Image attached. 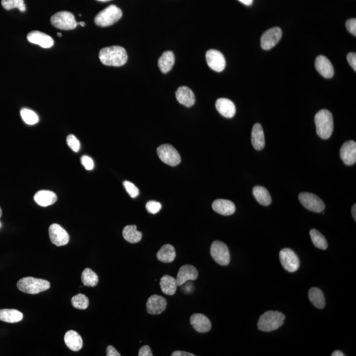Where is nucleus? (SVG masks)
<instances>
[{
  "label": "nucleus",
  "instance_id": "obj_15",
  "mask_svg": "<svg viewBox=\"0 0 356 356\" xmlns=\"http://www.w3.org/2000/svg\"><path fill=\"white\" fill-rule=\"evenodd\" d=\"M340 158L346 165H354L356 162V143L353 141H346L340 148Z\"/></svg>",
  "mask_w": 356,
  "mask_h": 356
},
{
  "label": "nucleus",
  "instance_id": "obj_24",
  "mask_svg": "<svg viewBox=\"0 0 356 356\" xmlns=\"http://www.w3.org/2000/svg\"><path fill=\"white\" fill-rule=\"evenodd\" d=\"M64 341L66 346L73 351H80L84 345L82 336L74 331H69L65 333Z\"/></svg>",
  "mask_w": 356,
  "mask_h": 356
},
{
  "label": "nucleus",
  "instance_id": "obj_2",
  "mask_svg": "<svg viewBox=\"0 0 356 356\" xmlns=\"http://www.w3.org/2000/svg\"><path fill=\"white\" fill-rule=\"evenodd\" d=\"M314 122L317 134L323 139L330 138L334 130L333 117L331 112L325 109L320 110L314 116Z\"/></svg>",
  "mask_w": 356,
  "mask_h": 356
},
{
  "label": "nucleus",
  "instance_id": "obj_4",
  "mask_svg": "<svg viewBox=\"0 0 356 356\" xmlns=\"http://www.w3.org/2000/svg\"><path fill=\"white\" fill-rule=\"evenodd\" d=\"M285 316L279 311H268L260 317L257 326L260 331L271 332L284 324Z\"/></svg>",
  "mask_w": 356,
  "mask_h": 356
},
{
  "label": "nucleus",
  "instance_id": "obj_33",
  "mask_svg": "<svg viewBox=\"0 0 356 356\" xmlns=\"http://www.w3.org/2000/svg\"><path fill=\"white\" fill-rule=\"evenodd\" d=\"M310 236H311L312 242L316 248L323 250H327L328 248V243H327L326 238L318 230L312 229L310 231Z\"/></svg>",
  "mask_w": 356,
  "mask_h": 356
},
{
  "label": "nucleus",
  "instance_id": "obj_53",
  "mask_svg": "<svg viewBox=\"0 0 356 356\" xmlns=\"http://www.w3.org/2000/svg\"><path fill=\"white\" fill-rule=\"evenodd\" d=\"M2 215V209H1V207H0V218H1Z\"/></svg>",
  "mask_w": 356,
  "mask_h": 356
},
{
  "label": "nucleus",
  "instance_id": "obj_14",
  "mask_svg": "<svg viewBox=\"0 0 356 356\" xmlns=\"http://www.w3.org/2000/svg\"><path fill=\"white\" fill-rule=\"evenodd\" d=\"M167 306V301L163 296L152 295L146 304L147 311L150 314H159L165 311Z\"/></svg>",
  "mask_w": 356,
  "mask_h": 356
},
{
  "label": "nucleus",
  "instance_id": "obj_35",
  "mask_svg": "<svg viewBox=\"0 0 356 356\" xmlns=\"http://www.w3.org/2000/svg\"><path fill=\"white\" fill-rule=\"evenodd\" d=\"M2 5L6 10L17 8L21 12H25L26 11L24 0H2Z\"/></svg>",
  "mask_w": 356,
  "mask_h": 356
},
{
  "label": "nucleus",
  "instance_id": "obj_18",
  "mask_svg": "<svg viewBox=\"0 0 356 356\" xmlns=\"http://www.w3.org/2000/svg\"><path fill=\"white\" fill-rule=\"evenodd\" d=\"M190 323L196 332L200 333H208L211 329V323L206 316L201 313L192 314Z\"/></svg>",
  "mask_w": 356,
  "mask_h": 356
},
{
  "label": "nucleus",
  "instance_id": "obj_20",
  "mask_svg": "<svg viewBox=\"0 0 356 356\" xmlns=\"http://www.w3.org/2000/svg\"><path fill=\"white\" fill-rule=\"evenodd\" d=\"M216 108L220 114L227 118L234 116L236 112L235 104L228 98H218L216 102Z\"/></svg>",
  "mask_w": 356,
  "mask_h": 356
},
{
  "label": "nucleus",
  "instance_id": "obj_7",
  "mask_svg": "<svg viewBox=\"0 0 356 356\" xmlns=\"http://www.w3.org/2000/svg\"><path fill=\"white\" fill-rule=\"evenodd\" d=\"M157 154L164 163L171 167H176L181 163V156L178 150L169 144H165L157 148Z\"/></svg>",
  "mask_w": 356,
  "mask_h": 356
},
{
  "label": "nucleus",
  "instance_id": "obj_30",
  "mask_svg": "<svg viewBox=\"0 0 356 356\" xmlns=\"http://www.w3.org/2000/svg\"><path fill=\"white\" fill-rule=\"evenodd\" d=\"M123 236L129 243H138L142 239V233L137 230L135 225H128L124 228Z\"/></svg>",
  "mask_w": 356,
  "mask_h": 356
},
{
  "label": "nucleus",
  "instance_id": "obj_27",
  "mask_svg": "<svg viewBox=\"0 0 356 356\" xmlns=\"http://www.w3.org/2000/svg\"><path fill=\"white\" fill-rule=\"evenodd\" d=\"M175 63V56L173 52L167 51L164 52L159 58L158 65L162 73H167L173 67Z\"/></svg>",
  "mask_w": 356,
  "mask_h": 356
},
{
  "label": "nucleus",
  "instance_id": "obj_54",
  "mask_svg": "<svg viewBox=\"0 0 356 356\" xmlns=\"http://www.w3.org/2000/svg\"><path fill=\"white\" fill-rule=\"evenodd\" d=\"M0 227H1V223H0Z\"/></svg>",
  "mask_w": 356,
  "mask_h": 356
},
{
  "label": "nucleus",
  "instance_id": "obj_8",
  "mask_svg": "<svg viewBox=\"0 0 356 356\" xmlns=\"http://www.w3.org/2000/svg\"><path fill=\"white\" fill-rule=\"evenodd\" d=\"M211 255L218 265H228L230 262V252L226 245L220 241H215L211 245Z\"/></svg>",
  "mask_w": 356,
  "mask_h": 356
},
{
  "label": "nucleus",
  "instance_id": "obj_10",
  "mask_svg": "<svg viewBox=\"0 0 356 356\" xmlns=\"http://www.w3.org/2000/svg\"><path fill=\"white\" fill-rule=\"evenodd\" d=\"M282 265L285 270L290 272H294L300 267V259L296 253L289 248H285L279 253Z\"/></svg>",
  "mask_w": 356,
  "mask_h": 356
},
{
  "label": "nucleus",
  "instance_id": "obj_31",
  "mask_svg": "<svg viewBox=\"0 0 356 356\" xmlns=\"http://www.w3.org/2000/svg\"><path fill=\"white\" fill-rule=\"evenodd\" d=\"M253 194L257 202L263 206H268L271 203L269 192L264 187L255 186L253 189Z\"/></svg>",
  "mask_w": 356,
  "mask_h": 356
},
{
  "label": "nucleus",
  "instance_id": "obj_47",
  "mask_svg": "<svg viewBox=\"0 0 356 356\" xmlns=\"http://www.w3.org/2000/svg\"><path fill=\"white\" fill-rule=\"evenodd\" d=\"M241 3L244 4V5L250 6L252 5L253 0H239Z\"/></svg>",
  "mask_w": 356,
  "mask_h": 356
},
{
  "label": "nucleus",
  "instance_id": "obj_42",
  "mask_svg": "<svg viewBox=\"0 0 356 356\" xmlns=\"http://www.w3.org/2000/svg\"><path fill=\"white\" fill-rule=\"evenodd\" d=\"M82 165L84 166L85 169L91 170L94 168V162L93 159L89 156H84L82 158Z\"/></svg>",
  "mask_w": 356,
  "mask_h": 356
},
{
  "label": "nucleus",
  "instance_id": "obj_43",
  "mask_svg": "<svg viewBox=\"0 0 356 356\" xmlns=\"http://www.w3.org/2000/svg\"><path fill=\"white\" fill-rule=\"evenodd\" d=\"M347 60L353 69L356 71V54L355 52H350L347 55Z\"/></svg>",
  "mask_w": 356,
  "mask_h": 356
},
{
  "label": "nucleus",
  "instance_id": "obj_26",
  "mask_svg": "<svg viewBox=\"0 0 356 356\" xmlns=\"http://www.w3.org/2000/svg\"><path fill=\"white\" fill-rule=\"evenodd\" d=\"M160 286L164 294L168 296H173L176 293L178 284L176 279L170 275L166 274L162 277Z\"/></svg>",
  "mask_w": 356,
  "mask_h": 356
},
{
  "label": "nucleus",
  "instance_id": "obj_36",
  "mask_svg": "<svg viewBox=\"0 0 356 356\" xmlns=\"http://www.w3.org/2000/svg\"><path fill=\"white\" fill-rule=\"evenodd\" d=\"M71 304L76 309H86L89 306V298L84 294H78L71 299Z\"/></svg>",
  "mask_w": 356,
  "mask_h": 356
},
{
  "label": "nucleus",
  "instance_id": "obj_32",
  "mask_svg": "<svg viewBox=\"0 0 356 356\" xmlns=\"http://www.w3.org/2000/svg\"><path fill=\"white\" fill-rule=\"evenodd\" d=\"M310 301L318 309H323L325 306V298L322 290L318 288H312L309 290Z\"/></svg>",
  "mask_w": 356,
  "mask_h": 356
},
{
  "label": "nucleus",
  "instance_id": "obj_12",
  "mask_svg": "<svg viewBox=\"0 0 356 356\" xmlns=\"http://www.w3.org/2000/svg\"><path fill=\"white\" fill-rule=\"evenodd\" d=\"M49 236L52 243L58 247L65 246L69 241V234L66 230L58 224H53L50 226Z\"/></svg>",
  "mask_w": 356,
  "mask_h": 356
},
{
  "label": "nucleus",
  "instance_id": "obj_34",
  "mask_svg": "<svg viewBox=\"0 0 356 356\" xmlns=\"http://www.w3.org/2000/svg\"><path fill=\"white\" fill-rule=\"evenodd\" d=\"M82 281L86 287H94L97 285L98 276L93 270L87 268L82 272Z\"/></svg>",
  "mask_w": 356,
  "mask_h": 356
},
{
  "label": "nucleus",
  "instance_id": "obj_22",
  "mask_svg": "<svg viewBox=\"0 0 356 356\" xmlns=\"http://www.w3.org/2000/svg\"><path fill=\"white\" fill-rule=\"evenodd\" d=\"M214 211L220 215L230 216L233 215L235 211L234 203L229 200H217L212 205Z\"/></svg>",
  "mask_w": 356,
  "mask_h": 356
},
{
  "label": "nucleus",
  "instance_id": "obj_44",
  "mask_svg": "<svg viewBox=\"0 0 356 356\" xmlns=\"http://www.w3.org/2000/svg\"><path fill=\"white\" fill-rule=\"evenodd\" d=\"M139 356H152V352L151 349L149 346L147 345L141 347L139 349Z\"/></svg>",
  "mask_w": 356,
  "mask_h": 356
},
{
  "label": "nucleus",
  "instance_id": "obj_41",
  "mask_svg": "<svg viewBox=\"0 0 356 356\" xmlns=\"http://www.w3.org/2000/svg\"><path fill=\"white\" fill-rule=\"evenodd\" d=\"M346 27L348 31L353 36H356V19L352 18L346 21Z\"/></svg>",
  "mask_w": 356,
  "mask_h": 356
},
{
  "label": "nucleus",
  "instance_id": "obj_16",
  "mask_svg": "<svg viewBox=\"0 0 356 356\" xmlns=\"http://www.w3.org/2000/svg\"><path fill=\"white\" fill-rule=\"evenodd\" d=\"M28 42L40 46L43 49H50L53 47L54 40L51 36L40 31H32L27 34Z\"/></svg>",
  "mask_w": 356,
  "mask_h": 356
},
{
  "label": "nucleus",
  "instance_id": "obj_23",
  "mask_svg": "<svg viewBox=\"0 0 356 356\" xmlns=\"http://www.w3.org/2000/svg\"><path fill=\"white\" fill-rule=\"evenodd\" d=\"M34 202L41 207H48L53 205L57 201L55 193L47 190L37 192L34 196Z\"/></svg>",
  "mask_w": 356,
  "mask_h": 356
},
{
  "label": "nucleus",
  "instance_id": "obj_50",
  "mask_svg": "<svg viewBox=\"0 0 356 356\" xmlns=\"http://www.w3.org/2000/svg\"><path fill=\"white\" fill-rule=\"evenodd\" d=\"M77 25H80L82 26V27H85V22H80V23H77Z\"/></svg>",
  "mask_w": 356,
  "mask_h": 356
},
{
  "label": "nucleus",
  "instance_id": "obj_51",
  "mask_svg": "<svg viewBox=\"0 0 356 356\" xmlns=\"http://www.w3.org/2000/svg\"><path fill=\"white\" fill-rule=\"evenodd\" d=\"M97 1L102 2H106L110 1V0H97Z\"/></svg>",
  "mask_w": 356,
  "mask_h": 356
},
{
  "label": "nucleus",
  "instance_id": "obj_48",
  "mask_svg": "<svg viewBox=\"0 0 356 356\" xmlns=\"http://www.w3.org/2000/svg\"><path fill=\"white\" fill-rule=\"evenodd\" d=\"M345 354L344 353L342 352V351H340V350H336L335 351H333V353H332V356H344Z\"/></svg>",
  "mask_w": 356,
  "mask_h": 356
},
{
  "label": "nucleus",
  "instance_id": "obj_3",
  "mask_svg": "<svg viewBox=\"0 0 356 356\" xmlns=\"http://www.w3.org/2000/svg\"><path fill=\"white\" fill-rule=\"evenodd\" d=\"M17 287L21 292L28 294H37L49 290L50 283L46 280L34 277H25L19 280Z\"/></svg>",
  "mask_w": 356,
  "mask_h": 356
},
{
  "label": "nucleus",
  "instance_id": "obj_13",
  "mask_svg": "<svg viewBox=\"0 0 356 356\" xmlns=\"http://www.w3.org/2000/svg\"><path fill=\"white\" fill-rule=\"evenodd\" d=\"M207 64L210 68L217 72L223 71L226 67V60L221 52L217 50H209L206 53Z\"/></svg>",
  "mask_w": 356,
  "mask_h": 356
},
{
  "label": "nucleus",
  "instance_id": "obj_9",
  "mask_svg": "<svg viewBox=\"0 0 356 356\" xmlns=\"http://www.w3.org/2000/svg\"><path fill=\"white\" fill-rule=\"evenodd\" d=\"M299 200L305 208L314 213H322L325 208L324 202L313 193L303 192L299 195Z\"/></svg>",
  "mask_w": 356,
  "mask_h": 356
},
{
  "label": "nucleus",
  "instance_id": "obj_29",
  "mask_svg": "<svg viewBox=\"0 0 356 356\" xmlns=\"http://www.w3.org/2000/svg\"><path fill=\"white\" fill-rule=\"evenodd\" d=\"M23 318L21 312L16 309H0V321L9 323L20 322Z\"/></svg>",
  "mask_w": 356,
  "mask_h": 356
},
{
  "label": "nucleus",
  "instance_id": "obj_49",
  "mask_svg": "<svg viewBox=\"0 0 356 356\" xmlns=\"http://www.w3.org/2000/svg\"><path fill=\"white\" fill-rule=\"evenodd\" d=\"M351 214H352V217L353 219L356 220V205L355 204L353 205L352 209H351Z\"/></svg>",
  "mask_w": 356,
  "mask_h": 356
},
{
  "label": "nucleus",
  "instance_id": "obj_28",
  "mask_svg": "<svg viewBox=\"0 0 356 356\" xmlns=\"http://www.w3.org/2000/svg\"><path fill=\"white\" fill-rule=\"evenodd\" d=\"M157 259L165 263H170L176 258V251L173 246L166 244L162 247L156 254Z\"/></svg>",
  "mask_w": 356,
  "mask_h": 356
},
{
  "label": "nucleus",
  "instance_id": "obj_52",
  "mask_svg": "<svg viewBox=\"0 0 356 356\" xmlns=\"http://www.w3.org/2000/svg\"><path fill=\"white\" fill-rule=\"evenodd\" d=\"M57 34H58V36L59 37H62V33H60V32H58V33H57Z\"/></svg>",
  "mask_w": 356,
  "mask_h": 356
},
{
  "label": "nucleus",
  "instance_id": "obj_17",
  "mask_svg": "<svg viewBox=\"0 0 356 356\" xmlns=\"http://www.w3.org/2000/svg\"><path fill=\"white\" fill-rule=\"evenodd\" d=\"M199 273L195 266L190 265H183L179 270L177 275V284L182 286L189 281H195L197 279Z\"/></svg>",
  "mask_w": 356,
  "mask_h": 356
},
{
  "label": "nucleus",
  "instance_id": "obj_40",
  "mask_svg": "<svg viewBox=\"0 0 356 356\" xmlns=\"http://www.w3.org/2000/svg\"><path fill=\"white\" fill-rule=\"evenodd\" d=\"M146 209L149 213L156 214L161 211L162 205L160 203L155 202V201H150L146 204Z\"/></svg>",
  "mask_w": 356,
  "mask_h": 356
},
{
  "label": "nucleus",
  "instance_id": "obj_37",
  "mask_svg": "<svg viewBox=\"0 0 356 356\" xmlns=\"http://www.w3.org/2000/svg\"><path fill=\"white\" fill-rule=\"evenodd\" d=\"M22 119L28 125H34L38 123L39 118L36 113L27 108H23L21 110Z\"/></svg>",
  "mask_w": 356,
  "mask_h": 356
},
{
  "label": "nucleus",
  "instance_id": "obj_39",
  "mask_svg": "<svg viewBox=\"0 0 356 356\" xmlns=\"http://www.w3.org/2000/svg\"><path fill=\"white\" fill-rule=\"evenodd\" d=\"M124 185L129 195L132 196V198L137 197L139 195V189L133 183L128 182V181H125L124 182Z\"/></svg>",
  "mask_w": 356,
  "mask_h": 356
},
{
  "label": "nucleus",
  "instance_id": "obj_45",
  "mask_svg": "<svg viewBox=\"0 0 356 356\" xmlns=\"http://www.w3.org/2000/svg\"><path fill=\"white\" fill-rule=\"evenodd\" d=\"M107 356H120L121 354L112 346H108L106 349Z\"/></svg>",
  "mask_w": 356,
  "mask_h": 356
},
{
  "label": "nucleus",
  "instance_id": "obj_19",
  "mask_svg": "<svg viewBox=\"0 0 356 356\" xmlns=\"http://www.w3.org/2000/svg\"><path fill=\"white\" fill-rule=\"evenodd\" d=\"M315 68L325 78H330L334 76V67L331 61L325 56H319L315 60Z\"/></svg>",
  "mask_w": 356,
  "mask_h": 356
},
{
  "label": "nucleus",
  "instance_id": "obj_5",
  "mask_svg": "<svg viewBox=\"0 0 356 356\" xmlns=\"http://www.w3.org/2000/svg\"><path fill=\"white\" fill-rule=\"evenodd\" d=\"M122 17V10L116 6L111 5L98 13L95 17V23L99 27H109L117 23Z\"/></svg>",
  "mask_w": 356,
  "mask_h": 356
},
{
  "label": "nucleus",
  "instance_id": "obj_1",
  "mask_svg": "<svg viewBox=\"0 0 356 356\" xmlns=\"http://www.w3.org/2000/svg\"><path fill=\"white\" fill-rule=\"evenodd\" d=\"M99 59L100 62L105 65L120 67L126 64L128 57L124 48L119 46H113L100 50Z\"/></svg>",
  "mask_w": 356,
  "mask_h": 356
},
{
  "label": "nucleus",
  "instance_id": "obj_11",
  "mask_svg": "<svg viewBox=\"0 0 356 356\" xmlns=\"http://www.w3.org/2000/svg\"><path fill=\"white\" fill-rule=\"evenodd\" d=\"M283 32L279 27L270 28L262 35L261 46L262 49L268 50L276 45L281 39Z\"/></svg>",
  "mask_w": 356,
  "mask_h": 356
},
{
  "label": "nucleus",
  "instance_id": "obj_46",
  "mask_svg": "<svg viewBox=\"0 0 356 356\" xmlns=\"http://www.w3.org/2000/svg\"><path fill=\"white\" fill-rule=\"evenodd\" d=\"M172 356H195L193 353L183 351H176L172 353Z\"/></svg>",
  "mask_w": 356,
  "mask_h": 356
},
{
  "label": "nucleus",
  "instance_id": "obj_21",
  "mask_svg": "<svg viewBox=\"0 0 356 356\" xmlns=\"http://www.w3.org/2000/svg\"><path fill=\"white\" fill-rule=\"evenodd\" d=\"M176 99L183 106L191 107L195 103V97L191 90L187 87H179L176 92Z\"/></svg>",
  "mask_w": 356,
  "mask_h": 356
},
{
  "label": "nucleus",
  "instance_id": "obj_25",
  "mask_svg": "<svg viewBox=\"0 0 356 356\" xmlns=\"http://www.w3.org/2000/svg\"><path fill=\"white\" fill-rule=\"evenodd\" d=\"M252 143L253 147L257 150H261L265 147V135L263 128L260 124H255L253 127Z\"/></svg>",
  "mask_w": 356,
  "mask_h": 356
},
{
  "label": "nucleus",
  "instance_id": "obj_6",
  "mask_svg": "<svg viewBox=\"0 0 356 356\" xmlns=\"http://www.w3.org/2000/svg\"><path fill=\"white\" fill-rule=\"evenodd\" d=\"M52 25L54 27L62 30H73L77 27V21L75 17L68 12H60L56 13L51 17Z\"/></svg>",
  "mask_w": 356,
  "mask_h": 356
},
{
  "label": "nucleus",
  "instance_id": "obj_38",
  "mask_svg": "<svg viewBox=\"0 0 356 356\" xmlns=\"http://www.w3.org/2000/svg\"><path fill=\"white\" fill-rule=\"evenodd\" d=\"M67 143L69 147L74 152H78L80 149V142L77 137L73 135H69L67 137Z\"/></svg>",
  "mask_w": 356,
  "mask_h": 356
}]
</instances>
